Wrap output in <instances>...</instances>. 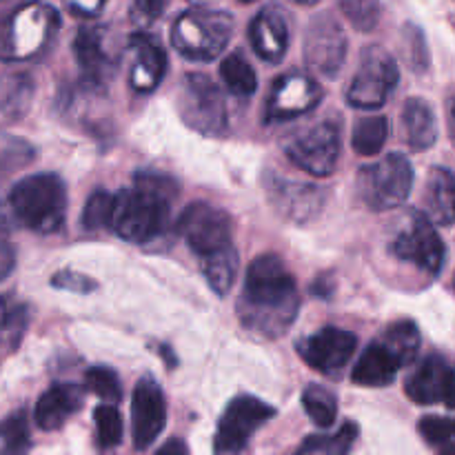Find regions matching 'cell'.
I'll use <instances>...</instances> for the list:
<instances>
[{
  "mask_svg": "<svg viewBox=\"0 0 455 455\" xmlns=\"http://www.w3.org/2000/svg\"><path fill=\"white\" fill-rule=\"evenodd\" d=\"M300 309L296 280L284 260L275 253L258 256L249 265L238 311L249 331L265 338L287 333Z\"/></svg>",
  "mask_w": 455,
  "mask_h": 455,
  "instance_id": "1",
  "label": "cell"
},
{
  "mask_svg": "<svg viewBox=\"0 0 455 455\" xmlns=\"http://www.w3.org/2000/svg\"><path fill=\"white\" fill-rule=\"evenodd\" d=\"M178 196L176 180L163 173H138L133 185L116 196L114 227L127 243L145 244L160 235L167 227L172 203Z\"/></svg>",
  "mask_w": 455,
  "mask_h": 455,
  "instance_id": "2",
  "label": "cell"
},
{
  "mask_svg": "<svg viewBox=\"0 0 455 455\" xmlns=\"http://www.w3.org/2000/svg\"><path fill=\"white\" fill-rule=\"evenodd\" d=\"M420 351V331L411 320H400L387 327L378 340L363 351L351 380L360 387L391 385L398 371L416 360Z\"/></svg>",
  "mask_w": 455,
  "mask_h": 455,
  "instance_id": "3",
  "label": "cell"
},
{
  "mask_svg": "<svg viewBox=\"0 0 455 455\" xmlns=\"http://www.w3.org/2000/svg\"><path fill=\"white\" fill-rule=\"evenodd\" d=\"M13 218L36 234H56L65 225L67 187L56 173H34L9 191Z\"/></svg>",
  "mask_w": 455,
  "mask_h": 455,
  "instance_id": "4",
  "label": "cell"
},
{
  "mask_svg": "<svg viewBox=\"0 0 455 455\" xmlns=\"http://www.w3.org/2000/svg\"><path fill=\"white\" fill-rule=\"evenodd\" d=\"M60 27V16L44 3H27L0 22V60H31L47 49Z\"/></svg>",
  "mask_w": 455,
  "mask_h": 455,
  "instance_id": "5",
  "label": "cell"
},
{
  "mask_svg": "<svg viewBox=\"0 0 455 455\" xmlns=\"http://www.w3.org/2000/svg\"><path fill=\"white\" fill-rule=\"evenodd\" d=\"M234 36V16L220 9L194 7L173 22L172 43L189 60H213Z\"/></svg>",
  "mask_w": 455,
  "mask_h": 455,
  "instance_id": "6",
  "label": "cell"
},
{
  "mask_svg": "<svg viewBox=\"0 0 455 455\" xmlns=\"http://www.w3.org/2000/svg\"><path fill=\"white\" fill-rule=\"evenodd\" d=\"M413 189V164L407 156L389 154L360 169L358 194L373 212H389L407 203Z\"/></svg>",
  "mask_w": 455,
  "mask_h": 455,
  "instance_id": "7",
  "label": "cell"
},
{
  "mask_svg": "<svg viewBox=\"0 0 455 455\" xmlns=\"http://www.w3.org/2000/svg\"><path fill=\"white\" fill-rule=\"evenodd\" d=\"M178 114L187 127L203 136H222L227 132V105L220 87L204 74H187L178 93Z\"/></svg>",
  "mask_w": 455,
  "mask_h": 455,
  "instance_id": "8",
  "label": "cell"
},
{
  "mask_svg": "<svg viewBox=\"0 0 455 455\" xmlns=\"http://www.w3.org/2000/svg\"><path fill=\"white\" fill-rule=\"evenodd\" d=\"M400 71L394 56L378 44L363 52L358 74L347 89V102L355 109H380L398 84Z\"/></svg>",
  "mask_w": 455,
  "mask_h": 455,
  "instance_id": "9",
  "label": "cell"
},
{
  "mask_svg": "<svg viewBox=\"0 0 455 455\" xmlns=\"http://www.w3.org/2000/svg\"><path fill=\"white\" fill-rule=\"evenodd\" d=\"M287 158L307 173L318 178H327L336 172L338 160H340V132L333 123L311 124L291 133L284 142Z\"/></svg>",
  "mask_w": 455,
  "mask_h": 455,
  "instance_id": "10",
  "label": "cell"
},
{
  "mask_svg": "<svg viewBox=\"0 0 455 455\" xmlns=\"http://www.w3.org/2000/svg\"><path fill=\"white\" fill-rule=\"evenodd\" d=\"M275 416V409L253 395H238L229 403L218 422L213 451L238 453L249 444L251 435Z\"/></svg>",
  "mask_w": 455,
  "mask_h": 455,
  "instance_id": "11",
  "label": "cell"
},
{
  "mask_svg": "<svg viewBox=\"0 0 455 455\" xmlns=\"http://www.w3.org/2000/svg\"><path fill=\"white\" fill-rule=\"evenodd\" d=\"M391 251L400 260L418 267V269L429 275L440 274V269L444 265L443 240H440L435 227L431 225V218L422 216V213H411L409 216L407 225L395 235L394 244H391Z\"/></svg>",
  "mask_w": 455,
  "mask_h": 455,
  "instance_id": "12",
  "label": "cell"
},
{
  "mask_svg": "<svg viewBox=\"0 0 455 455\" xmlns=\"http://www.w3.org/2000/svg\"><path fill=\"white\" fill-rule=\"evenodd\" d=\"M231 218L209 203H194L178 218V234L200 258L231 244Z\"/></svg>",
  "mask_w": 455,
  "mask_h": 455,
  "instance_id": "13",
  "label": "cell"
},
{
  "mask_svg": "<svg viewBox=\"0 0 455 455\" xmlns=\"http://www.w3.org/2000/svg\"><path fill=\"white\" fill-rule=\"evenodd\" d=\"M347 58V36L331 13L314 18L305 34V62L320 76H336Z\"/></svg>",
  "mask_w": 455,
  "mask_h": 455,
  "instance_id": "14",
  "label": "cell"
},
{
  "mask_svg": "<svg viewBox=\"0 0 455 455\" xmlns=\"http://www.w3.org/2000/svg\"><path fill=\"white\" fill-rule=\"evenodd\" d=\"M358 338L351 331L338 327H324L315 331L314 336H307L298 342V354L315 371L333 378L340 376L342 369L354 358Z\"/></svg>",
  "mask_w": 455,
  "mask_h": 455,
  "instance_id": "15",
  "label": "cell"
},
{
  "mask_svg": "<svg viewBox=\"0 0 455 455\" xmlns=\"http://www.w3.org/2000/svg\"><path fill=\"white\" fill-rule=\"evenodd\" d=\"M167 425V400L163 389L151 376L138 380L132 400V434L133 447L145 451L158 440Z\"/></svg>",
  "mask_w": 455,
  "mask_h": 455,
  "instance_id": "16",
  "label": "cell"
},
{
  "mask_svg": "<svg viewBox=\"0 0 455 455\" xmlns=\"http://www.w3.org/2000/svg\"><path fill=\"white\" fill-rule=\"evenodd\" d=\"M323 87L307 74H287L275 80L267 102V120L280 123L315 109L323 100Z\"/></svg>",
  "mask_w": 455,
  "mask_h": 455,
  "instance_id": "17",
  "label": "cell"
},
{
  "mask_svg": "<svg viewBox=\"0 0 455 455\" xmlns=\"http://www.w3.org/2000/svg\"><path fill=\"white\" fill-rule=\"evenodd\" d=\"M453 382L455 367H451L443 355H429L407 380L404 394L416 404H444L451 394Z\"/></svg>",
  "mask_w": 455,
  "mask_h": 455,
  "instance_id": "18",
  "label": "cell"
},
{
  "mask_svg": "<svg viewBox=\"0 0 455 455\" xmlns=\"http://www.w3.org/2000/svg\"><path fill=\"white\" fill-rule=\"evenodd\" d=\"M129 47L133 53L132 87L136 92H154L163 83L164 71H167V53L163 44L151 34L138 31L129 38Z\"/></svg>",
  "mask_w": 455,
  "mask_h": 455,
  "instance_id": "19",
  "label": "cell"
},
{
  "mask_svg": "<svg viewBox=\"0 0 455 455\" xmlns=\"http://www.w3.org/2000/svg\"><path fill=\"white\" fill-rule=\"evenodd\" d=\"M249 40L258 56L267 62H280L289 49V25L275 4L265 7L249 27Z\"/></svg>",
  "mask_w": 455,
  "mask_h": 455,
  "instance_id": "20",
  "label": "cell"
},
{
  "mask_svg": "<svg viewBox=\"0 0 455 455\" xmlns=\"http://www.w3.org/2000/svg\"><path fill=\"white\" fill-rule=\"evenodd\" d=\"M74 53L89 87L107 83L114 71V60L105 49V34L100 27H83L74 40Z\"/></svg>",
  "mask_w": 455,
  "mask_h": 455,
  "instance_id": "21",
  "label": "cell"
},
{
  "mask_svg": "<svg viewBox=\"0 0 455 455\" xmlns=\"http://www.w3.org/2000/svg\"><path fill=\"white\" fill-rule=\"evenodd\" d=\"M83 404V391L76 385H53L40 395L34 420L43 431H56L74 416Z\"/></svg>",
  "mask_w": 455,
  "mask_h": 455,
  "instance_id": "22",
  "label": "cell"
},
{
  "mask_svg": "<svg viewBox=\"0 0 455 455\" xmlns=\"http://www.w3.org/2000/svg\"><path fill=\"white\" fill-rule=\"evenodd\" d=\"M269 194L280 212L298 222L314 216L323 204V194L318 191V187L302 185V182L275 180L274 185H269Z\"/></svg>",
  "mask_w": 455,
  "mask_h": 455,
  "instance_id": "23",
  "label": "cell"
},
{
  "mask_svg": "<svg viewBox=\"0 0 455 455\" xmlns=\"http://www.w3.org/2000/svg\"><path fill=\"white\" fill-rule=\"evenodd\" d=\"M425 212L435 225L455 222V173L447 167H434L425 189Z\"/></svg>",
  "mask_w": 455,
  "mask_h": 455,
  "instance_id": "24",
  "label": "cell"
},
{
  "mask_svg": "<svg viewBox=\"0 0 455 455\" xmlns=\"http://www.w3.org/2000/svg\"><path fill=\"white\" fill-rule=\"evenodd\" d=\"M404 138L413 149H429L438 140V120L429 102L422 98H409L403 107Z\"/></svg>",
  "mask_w": 455,
  "mask_h": 455,
  "instance_id": "25",
  "label": "cell"
},
{
  "mask_svg": "<svg viewBox=\"0 0 455 455\" xmlns=\"http://www.w3.org/2000/svg\"><path fill=\"white\" fill-rule=\"evenodd\" d=\"M36 84L27 71H7L0 76V114L9 120L25 118L31 109Z\"/></svg>",
  "mask_w": 455,
  "mask_h": 455,
  "instance_id": "26",
  "label": "cell"
},
{
  "mask_svg": "<svg viewBox=\"0 0 455 455\" xmlns=\"http://www.w3.org/2000/svg\"><path fill=\"white\" fill-rule=\"evenodd\" d=\"M29 307L12 293L0 296V347L16 351L29 327Z\"/></svg>",
  "mask_w": 455,
  "mask_h": 455,
  "instance_id": "27",
  "label": "cell"
},
{
  "mask_svg": "<svg viewBox=\"0 0 455 455\" xmlns=\"http://www.w3.org/2000/svg\"><path fill=\"white\" fill-rule=\"evenodd\" d=\"M238 251L234 244L218 249V251L203 256V274L207 278L209 287L218 296H227L229 289L234 287L235 275H238Z\"/></svg>",
  "mask_w": 455,
  "mask_h": 455,
  "instance_id": "28",
  "label": "cell"
},
{
  "mask_svg": "<svg viewBox=\"0 0 455 455\" xmlns=\"http://www.w3.org/2000/svg\"><path fill=\"white\" fill-rule=\"evenodd\" d=\"M389 120L385 116H364L355 123L354 136H351V147L360 156H378L387 145L389 138Z\"/></svg>",
  "mask_w": 455,
  "mask_h": 455,
  "instance_id": "29",
  "label": "cell"
},
{
  "mask_svg": "<svg viewBox=\"0 0 455 455\" xmlns=\"http://www.w3.org/2000/svg\"><path fill=\"white\" fill-rule=\"evenodd\" d=\"M220 76L222 83L227 84V89H229L234 96L249 98L258 89L256 71H253L249 60H244L240 53H231V56H227L225 60H222Z\"/></svg>",
  "mask_w": 455,
  "mask_h": 455,
  "instance_id": "30",
  "label": "cell"
},
{
  "mask_svg": "<svg viewBox=\"0 0 455 455\" xmlns=\"http://www.w3.org/2000/svg\"><path fill=\"white\" fill-rule=\"evenodd\" d=\"M302 407H305L307 416L315 422L318 427L327 429L336 422L338 418V400L331 391H327L324 387L309 385L302 394Z\"/></svg>",
  "mask_w": 455,
  "mask_h": 455,
  "instance_id": "31",
  "label": "cell"
},
{
  "mask_svg": "<svg viewBox=\"0 0 455 455\" xmlns=\"http://www.w3.org/2000/svg\"><path fill=\"white\" fill-rule=\"evenodd\" d=\"M29 447V420L25 409L0 420V453H25Z\"/></svg>",
  "mask_w": 455,
  "mask_h": 455,
  "instance_id": "32",
  "label": "cell"
},
{
  "mask_svg": "<svg viewBox=\"0 0 455 455\" xmlns=\"http://www.w3.org/2000/svg\"><path fill=\"white\" fill-rule=\"evenodd\" d=\"M355 435H358V427L345 425L336 435H309V438L300 444L298 451L340 455V453H347L351 447H354Z\"/></svg>",
  "mask_w": 455,
  "mask_h": 455,
  "instance_id": "33",
  "label": "cell"
},
{
  "mask_svg": "<svg viewBox=\"0 0 455 455\" xmlns=\"http://www.w3.org/2000/svg\"><path fill=\"white\" fill-rule=\"evenodd\" d=\"M114 209H116V196H111L109 191L98 189L89 196L87 204H84L83 212V227L87 231H98L111 227L114 220Z\"/></svg>",
  "mask_w": 455,
  "mask_h": 455,
  "instance_id": "34",
  "label": "cell"
},
{
  "mask_svg": "<svg viewBox=\"0 0 455 455\" xmlns=\"http://www.w3.org/2000/svg\"><path fill=\"white\" fill-rule=\"evenodd\" d=\"M96 420V438L100 449H116L123 440V416L114 404H100L93 411Z\"/></svg>",
  "mask_w": 455,
  "mask_h": 455,
  "instance_id": "35",
  "label": "cell"
},
{
  "mask_svg": "<svg viewBox=\"0 0 455 455\" xmlns=\"http://www.w3.org/2000/svg\"><path fill=\"white\" fill-rule=\"evenodd\" d=\"M84 387L102 403H120L123 398V385L114 369L109 367H92L84 373Z\"/></svg>",
  "mask_w": 455,
  "mask_h": 455,
  "instance_id": "36",
  "label": "cell"
},
{
  "mask_svg": "<svg viewBox=\"0 0 455 455\" xmlns=\"http://www.w3.org/2000/svg\"><path fill=\"white\" fill-rule=\"evenodd\" d=\"M340 9L358 31H373L382 18L380 0H340Z\"/></svg>",
  "mask_w": 455,
  "mask_h": 455,
  "instance_id": "37",
  "label": "cell"
},
{
  "mask_svg": "<svg viewBox=\"0 0 455 455\" xmlns=\"http://www.w3.org/2000/svg\"><path fill=\"white\" fill-rule=\"evenodd\" d=\"M404 38V58H407L409 67H411L416 74L429 69V49H427L425 34H422L420 27L407 25L403 31Z\"/></svg>",
  "mask_w": 455,
  "mask_h": 455,
  "instance_id": "38",
  "label": "cell"
},
{
  "mask_svg": "<svg viewBox=\"0 0 455 455\" xmlns=\"http://www.w3.org/2000/svg\"><path fill=\"white\" fill-rule=\"evenodd\" d=\"M420 434L434 447L451 443L455 438V420H447L440 416H427L420 420Z\"/></svg>",
  "mask_w": 455,
  "mask_h": 455,
  "instance_id": "39",
  "label": "cell"
},
{
  "mask_svg": "<svg viewBox=\"0 0 455 455\" xmlns=\"http://www.w3.org/2000/svg\"><path fill=\"white\" fill-rule=\"evenodd\" d=\"M34 158V149L27 142L16 140V138H3L0 145V167H22Z\"/></svg>",
  "mask_w": 455,
  "mask_h": 455,
  "instance_id": "40",
  "label": "cell"
},
{
  "mask_svg": "<svg viewBox=\"0 0 455 455\" xmlns=\"http://www.w3.org/2000/svg\"><path fill=\"white\" fill-rule=\"evenodd\" d=\"M52 284L56 289H62V291H71V293H92L93 289H98L96 280L69 269L58 271V274L52 278Z\"/></svg>",
  "mask_w": 455,
  "mask_h": 455,
  "instance_id": "41",
  "label": "cell"
},
{
  "mask_svg": "<svg viewBox=\"0 0 455 455\" xmlns=\"http://www.w3.org/2000/svg\"><path fill=\"white\" fill-rule=\"evenodd\" d=\"M16 267V249H13L12 238H9L7 227L0 222V283L7 278Z\"/></svg>",
  "mask_w": 455,
  "mask_h": 455,
  "instance_id": "42",
  "label": "cell"
},
{
  "mask_svg": "<svg viewBox=\"0 0 455 455\" xmlns=\"http://www.w3.org/2000/svg\"><path fill=\"white\" fill-rule=\"evenodd\" d=\"M167 3L169 0H133V9H136V13L142 20L151 22L163 16L164 9H167Z\"/></svg>",
  "mask_w": 455,
  "mask_h": 455,
  "instance_id": "43",
  "label": "cell"
},
{
  "mask_svg": "<svg viewBox=\"0 0 455 455\" xmlns=\"http://www.w3.org/2000/svg\"><path fill=\"white\" fill-rule=\"evenodd\" d=\"M67 9H69L74 16H83V18H92L100 13V9L105 7L107 0H65Z\"/></svg>",
  "mask_w": 455,
  "mask_h": 455,
  "instance_id": "44",
  "label": "cell"
},
{
  "mask_svg": "<svg viewBox=\"0 0 455 455\" xmlns=\"http://www.w3.org/2000/svg\"><path fill=\"white\" fill-rule=\"evenodd\" d=\"M447 127H449V136H451V142L455 145V96L449 100V107H447Z\"/></svg>",
  "mask_w": 455,
  "mask_h": 455,
  "instance_id": "45",
  "label": "cell"
},
{
  "mask_svg": "<svg viewBox=\"0 0 455 455\" xmlns=\"http://www.w3.org/2000/svg\"><path fill=\"white\" fill-rule=\"evenodd\" d=\"M169 451H176V453H187V447L180 443H169L164 447H160V453H169Z\"/></svg>",
  "mask_w": 455,
  "mask_h": 455,
  "instance_id": "46",
  "label": "cell"
},
{
  "mask_svg": "<svg viewBox=\"0 0 455 455\" xmlns=\"http://www.w3.org/2000/svg\"><path fill=\"white\" fill-rule=\"evenodd\" d=\"M447 404L449 409H455V382H453V387H451V394H449V398H447Z\"/></svg>",
  "mask_w": 455,
  "mask_h": 455,
  "instance_id": "47",
  "label": "cell"
},
{
  "mask_svg": "<svg viewBox=\"0 0 455 455\" xmlns=\"http://www.w3.org/2000/svg\"><path fill=\"white\" fill-rule=\"evenodd\" d=\"M289 3H296V4H315L318 0H289Z\"/></svg>",
  "mask_w": 455,
  "mask_h": 455,
  "instance_id": "48",
  "label": "cell"
},
{
  "mask_svg": "<svg viewBox=\"0 0 455 455\" xmlns=\"http://www.w3.org/2000/svg\"><path fill=\"white\" fill-rule=\"evenodd\" d=\"M191 3H194V4H204V3H209V0H191Z\"/></svg>",
  "mask_w": 455,
  "mask_h": 455,
  "instance_id": "49",
  "label": "cell"
},
{
  "mask_svg": "<svg viewBox=\"0 0 455 455\" xmlns=\"http://www.w3.org/2000/svg\"><path fill=\"white\" fill-rule=\"evenodd\" d=\"M240 3H256V0H240Z\"/></svg>",
  "mask_w": 455,
  "mask_h": 455,
  "instance_id": "50",
  "label": "cell"
},
{
  "mask_svg": "<svg viewBox=\"0 0 455 455\" xmlns=\"http://www.w3.org/2000/svg\"><path fill=\"white\" fill-rule=\"evenodd\" d=\"M4 3V0H0V4H3Z\"/></svg>",
  "mask_w": 455,
  "mask_h": 455,
  "instance_id": "51",
  "label": "cell"
},
{
  "mask_svg": "<svg viewBox=\"0 0 455 455\" xmlns=\"http://www.w3.org/2000/svg\"><path fill=\"white\" fill-rule=\"evenodd\" d=\"M453 287H455V280H453Z\"/></svg>",
  "mask_w": 455,
  "mask_h": 455,
  "instance_id": "52",
  "label": "cell"
}]
</instances>
